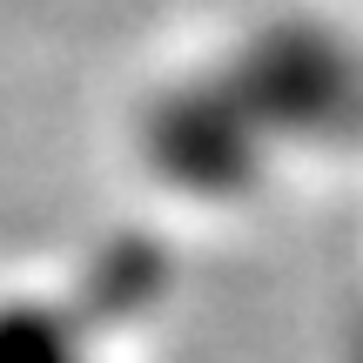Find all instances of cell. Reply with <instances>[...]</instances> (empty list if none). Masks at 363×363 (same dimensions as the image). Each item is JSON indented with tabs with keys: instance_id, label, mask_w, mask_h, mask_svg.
I'll return each mask as SVG.
<instances>
[{
	"instance_id": "1",
	"label": "cell",
	"mask_w": 363,
	"mask_h": 363,
	"mask_svg": "<svg viewBox=\"0 0 363 363\" xmlns=\"http://www.w3.org/2000/svg\"><path fill=\"white\" fill-rule=\"evenodd\" d=\"M363 135V48L343 27L262 21L208 67L169 81L142 115V162L202 202L256 195L283 155Z\"/></svg>"
}]
</instances>
